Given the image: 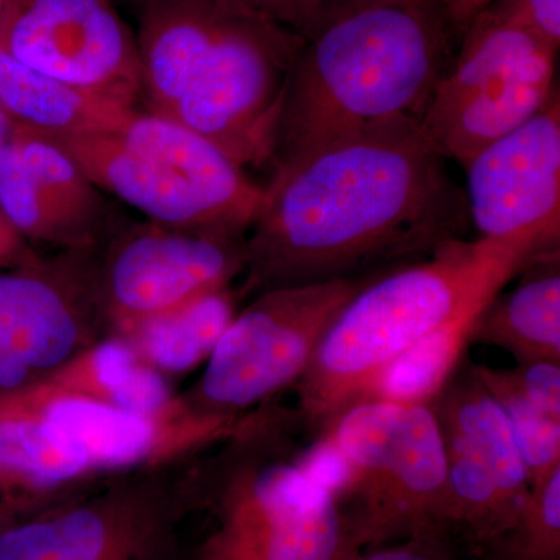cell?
<instances>
[{"label":"cell","mask_w":560,"mask_h":560,"mask_svg":"<svg viewBox=\"0 0 560 560\" xmlns=\"http://www.w3.org/2000/svg\"><path fill=\"white\" fill-rule=\"evenodd\" d=\"M0 108L20 127L50 136L116 131L135 105L27 68L0 49Z\"/></svg>","instance_id":"d6986e66"},{"label":"cell","mask_w":560,"mask_h":560,"mask_svg":"<svg viewBox=\"0 0 560 560\" xmlns=\"http://www.w3.org/2000/svg\"><path fill=\"white\" fill-rule=\"evenodd\" d=\"M555 79L556 55H545L458 101L427 109L422 130L445 160L466 167L478 151L536 116L559 90Z\"/></svg>","instance_id":"2e32d148"},{"label":"cell","mask_w":560,"mask_h":560,"mask_svg":"<svg viewBox=\"0 0 560 560\" xmlns=\"http://www.w3.org/2000/svg\"><path fill=\"white\" fill-rule=\"evenodd\" d=\"M471 555L477 560H560V467L530 486L515 521Z\"/></svg>","instance_id":"d4e9b609"},{"label":"cell","mask_w":560,"mask_h":560,"mask_svg":"<svg viewBox=\"0 0 560 560\" xmlns=\"http://www.w3.org/2000/svg\"><path fill=\"white\" fill-rule=\"evenodd\" d=\"M16 132V124L10 119L9 114L0 108V149L11 142Z\"/></svg>","instance_id":"4dcf8cb0"},{"label":"cell","mask_w":560,"mask_h":560,"mask_svg":"<svg viewBox=\"0 0 560 560\" xmlns=\"http://www.w3.org/2000/svg\"><path fill=\"white\" fill-rule=\"evenodd\" d=\"M470 226L466 194L422 124L385 125L271 172L245 238L241 294L383 275Z\"/></svg>","instance_id":"6da1fadb"},{"label":"cell","mask_w":560,"mask_h":560,"mask_svg":"<svg viewBox=\"0 0 560 560\" xmlns=\"http://www.w3.org/2000/svg\"><path fill=\"white\" fill-rule=\"evenodd\" d=\"M304 43L232 0L189 90L164 117L243 168L270 165L287 80Z\"/></svg>","instance_id":"9c48e42d"},{"label":"cell","mask_w":560,"mask_h":560,"mask_svg":"<svg viewBox=\"0 0 560 560\" xmlns=\"http://www.w3.org/2000/svg\"><path fill=\"white\" fill-rule=\"evenodd\" d=\"M241 290L224 285L172 311L135 324L119 337L164 377L197 370L209 360L238 312Z\"/></svg>","instance_id":"44dd1931"},{"label":"cell","mask_w":560,"mask_h":560,"mask_svg":"<svg viewBox=\"0 0 560 560\" xmlns=\"http://www.w3.org/2000/svg\"><path fill=\"white\" fill-rule=\"evenodd\" d=\"M232 0H143L138 43L140 92L167 116L189 90Z\"/></svg>","instance_id":"e0dca14e"},{"label":"cell","mask_w":560,"mask_h":560,"mask_svg":"<svg viewBox=\"0 0 560 560\" xmlns=\"http://www.w3.org/2000/svg\"><path fill=\"white\" fill-rule=\"evenodd\" d=\"M533 33L551 49L560 46V0H493L488 9Z\"/></svg>","instance_id":"83f0119b"},{"label":"cell","mask_w":560,"mask_h":560,"mask_svg":"<svg viewBox=\"0 0 560 560\" xmlns=\"http://www.w3.org/2000/svg\"><path fill=\"white\" fill-rule=\"evenodd\" d=\"M560 234L455 238L425 259L394 268L348 302L296 383L302 430L318 438L342 411L366 400L390 364L441 327L478 315Z\"/></svg>","instance_id":"3957f363"},{"label":"cell","mask_w":560,"mask_h":560,"mask_svg":"<svg viewBox=\"0 0 560 560\" xmlns=\"http://www.w3.org/2000/svg\"><path fill=\"white\" fill-rule=\"evenodd\" d=\"M382 276V275H378ZM378 276L261 291L231 320L205 372L180 400L205 416L242 418L296 386L324 334Z\"/></svg>","instance_id":"ba28073f"},{"label":"cell","mask_w":560,"mask_h":560,"mask_svg":"<svg viewBox=\"0 0 560 560\" xmlns=\"http://www.w3.org/2000/svg\"><path fill=\"white\" fill-rule=\"evenodd\" d=\"M0 49L80 90L139 97L138 43L110 0H2Z\"/></svg>","instance_id":"5bb4252c"},{"label":"cell","mask_w":560,"mask_h":560,"mask_svg":"<svg viewBox=\"0 0 560 560\" xmlns=\"http://www.w3.org/2000/svg\"><path fill=\"white\" fill-rule=\"evenodd\" d=\"M470 370L506 416L528 469L530 486L560 467V363H523Z\"/></svg>","instance_id":"ffe728a7"},{"label":"cell","mask_w":560,"mask_h":560,"mask_svg":"<svg viewBox=\"0 0 560 560\" xmlns=\"http://www.w3.org/2000/svg\"><path fill=\"white\" fill-rule=\"evenodd\" d=\"M301 459L334 493L357 550L447 533V466L433 405L359 401Z\"/></svg>","instance_id":"8992f818"},{"label":"cell","mask_w":560,"mask_h":560,"mask_svg":"<svg viewBox=\"0 0 560 560\" xmlns=\"http://www.w3.org/2000/svg\"><path fill=\"white\" fill-rule=\"evenodd\" d=\"M0 7H2V0H0Z\"/></svg>","instance_id":"1f68e13d"},{"label":"cell","mask_w":560,"mask_h":560,"mask_svg":"<svg viewBox=\"0 0 560 560\" xmlns=\"http://www.w3.org/2000/svg\"><path fill=\"white\" fill-rule=\"evenodd\" d=\"M0 268H5V267H2V265H0Z\"/></svg>","instance_id":"d6a6232c"},{"label":"cell","mask_w":560,"mask_h":560,"mask_svg":"<svg viewBox=\"0 0 560 560\" xmlns=\"http://www.w3.org/2000/svg\"><path fill=\"white\" fill-rule=\"evenodd\" d=\"M296 416L250 412L209 471L190 482L189 511H209L208 536L183 560H353L331 490L287 438Z\"/></svg>","instance_id":"5b68a950"},{"label":"cell","mask_w":560,"mask_h":560,"mask_svg":"<svg viewBox=\"0 0 560 560\" xmlns=\"http://www.w3.org/2000/svg\"><path fill=\"white\" fill-rule=\"evenodd\" d=\"M471 324L469 345L510 352L517 364L560 363V250L541 253Z\"/></svg>","instance_id":"ac0fdd59"},{"label":"cell","mask_w":560,"mask_h":560,"mask_svg":"<svg viewBox=\"0 0 560 560\" xmlns=\"http://www.w3.org/2000/svg\"><path fill=\"white\" fill-rule=\"evenodd\" d=\"M156 474L124 475L0 525V560H183L186 486Z\"/></svg>","instance_id":"30bf717a"},{"label":"cell","mask_w":560,"mask_h":560,"mask_svg":"<svg viewBox=\"0 0 560 560\" xmlns=\"http://www.w3.org/2000/svg\"><path fill=\"white\" fill-rule=\"evenodd\" d=\"M46 136L98 189L153 223L245 241L259 212L264 186L208 139L160 114L136 109L116 131Z\"/></svg>","instance_id":"52a82bcc"},{"label":"cell","mask_w":560,"mask_h":560,"mask_svg":"<svg viewBox=\"0 0 560 560\" xmlns=\"http://www.w3.org/2000/svg\"><path fill=\"white\" fill-rule=\"evenodd\" d=\"M95 250L0 268V400L49 381L108 335Z\"/></svg>","instance_id":"8fae6325"},{"label":"cell","mask_w":560,"mask_h":560,"mask_svg":"<svg viewBox=\"0 0 560 560\" xmlns=\"http://www.w3.org/2000/svg\"><path fill=\"white\" fill-rule=\"evenodd\" d=\"M353 560H477L447 533H429L366 548Z\"/></svg>","instance_id":"4316f807"},{"label":"cell","mask_w":560,"mask_h":560,"mask_svg":"<svg viewBox=\"0 0 560 560\" xmlns=\"http://www.w3.org/2000/svg\"><path fill=\"white\" fill-rule=\"evenodd\" d=\"M190 412L132 415L55 383L0 400V525L200 451Z\"/></svg>","instance_id":"277c9868"},{"label":"cell","mask_w":560,"mask_h":560,"mask_svg":"<svg viewBox=\"0 0 560 560\" xmlns=\"http://www.w3.org/2000/svg\"><path fill=\"white\" fill-rule=\"evenodd\" d=\"M493 0H444L448 20L452 22L453 31L458 38L466 33L467 28L478 14L482 13Z\"/></svg>","instance_id":"f546056e"},{"label":"cell","mask_w":560,"mask_h":560,"mask_svg":"<svg viewBox=\"0 0 560 560\" xmlns=\"http://www.w3.org/2000/svg\"><path fill=\"white\" fill-rule=\"evenodd\" d=\"M0 210L28 245L38 243L61 253L90 250L40 189L13 140L0 149Z\"/></svg>","instance_id":"cb8c5ba5"},{"label":"cell","mask_w":560,"mask_h":560,"mask_svg":"<svg viewBox=\"0 0 560 560\" xmlns=\"http://www.w3.org/2000/svg\"><path fill=\"white\" fill-rule=\"evenodd\" d=\"M447 466V533L475 552L503 533L530 493L525 460L506 416L460 361L434 399Z\"/></svg>","instance_id":"7c38bea8"},{"label":"cell","mask_w":560,"mask_h":560,"mask_svg":"<svg viewBox=\"0 0 560 560\" xmlns=\"http://www.w3.org/2000/svg\"><path fill=\"white\" fill-rule=\"evenodd\" d=\"M459 38L444 0H371L302 46L276 124L271 172L399 124H422Z\"/></svg>","instance_id":"7a4b0ae2"},{"label":"cell","mask_w":560,"mask_h":560,"mask_svg":"<svg viewBox=\"0 0 560 560\" xmlns=\"http://www.w3.org/2000/svg\"><path fill=\"white\" fill-rule=\"evenodd\" d=\"M46 382L149 418L168 415L183 405L167 377L140 360L119 335H105Z\"/></svg>","instance_id":"7402d4cb"},{"label":"cell","mask_w":560,"mask_h":560,"mask_svg":"<svg viewBox=\"0 0 560 560\" xmlns=\"http://www.w3.org/2000/svg\"><path fill=\"white\" fill-rule=\"evenodd\" d=\"M40 189L86 249H97L108 231L109 205L75 160L49 136L16 125L13 138Z\"/></svg>","instance_id":"603a6c76"},{"label":"cell","mask_w":560,"mask_h":560,"mask_svg":"<svg viewBox=\"0 0 560 560\" xmlns=\"http://www.w3.org/2000/svg\"><path fill=\"white\" fill-rule=\"evenodd\" d=\"M235 3L275 22L302 40H311L331 24L371 0H234Z\"/></svg>","instance_id":"484cf974"},{"label":"cell","mask_w":560,"mask_h":560,"mask_svg":"<svg viewBox=\"0 0 560 560\" xmlns=\"http://www.w3.org/2000/svg\"><path fill=\"white\" fill-rule=\"evenodd\" d=\"M467 208L478 237L560 234V97L466 164Z\"/></svg>","instance_id":"9a60e30c"},{"label":"cell","mask_w":560,"mask_h":560,"mask_svg":"<svg viewBox=\"0 0 560 560\" xmlns=\"http://www.w3.org/2000/svg\"><path fill=\"white\" fill-rule=\"evenodd\" d=\"M245 270V241L147 220L109 238L97 257V293L108 335L231 285Z\"/></svg>","instance_id":"4fadbf2b"},{"label":"cell","mask_w":560,"mask_h":560,"mask_svg":"<svg viewBox=\"0 0 560 560\" xmlns=\"http://www.w3.org/2000/svg\"><path fill=\"white\" fill-rule=\"evenodd\" d=\"M40 259L43 257L13 230L0 210V265L5 268L25 267Z\"/></svg>","instance_id":"f1b7e54d"}]
</instances>
